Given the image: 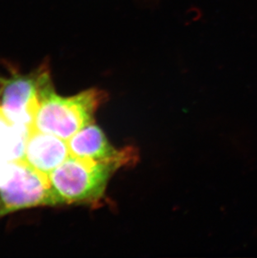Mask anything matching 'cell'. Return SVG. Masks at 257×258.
<instances>
[{
    "mask_svg": "<svg viewBox=\"0 0 257 258\" xmlns=\"http://www.w3.org/2000/svg\"><path fill=\"white\" fill-rule=\"evenodd\" d=\"M124 166L119 161H96L70 156L49 176L56 207L93 205L103 198L109 179Z\"/></svg>",
    "mask_w": 257,
    "mask_h": 258,
    "instance_id": "obj_1",
    "label": "cell"
},
{
    "mask_svg": "<svg viewBox=\"0 0 257 258\" xmlns=\"http://www.w3.org/2000/svg\"><path fill=\"white\" fill-rule=\"evenodd\" d=\"M104 99V93L97 89L65 97L51 88L39 104L31 128L68 142L83 127L94 121Z\"/></svg>",
    "mask_w": 257,
    "mask_h": 258,
    "instance_id": "obj_2",
    "label": "cell"
},
{
    "mask_svg": "<svg viewBox=\"0 0 257 258\" xmlns=\"http://www.w3.org/2000/svg\"><path fill=\"white\" fill-rule=\"evenodd\" d=\"M7 66L9 74L0 76V108L12 121L31 128L39 104L53 87L50 66L44 62L27 74Z\"/></svg>",
    "mask_w": 257,
    "mask_h": 258,
    "instance_id": "obj_3",
    "label": "cell"
},
{
    "mask_svg": "<svg viewBox=\"0 0 257 258\" xmlns=\"http://www.w3.org/2000/svg\"><path fill=\"white\" fill-rule=\"evenodd\" d=\"M39 207H56L49 177L23 160L13 162L11 174L0 186V218Z\"/></svg>",
    "mask_w": 257,
    "mask_h": 258,
    "instance_id": "obj_4",
    "label": "cell"
},
{
    "mask_svg": "<svg viewBox=\"0 0 257 258\" xmlns=\"http://www.w3.org/2000/svg\"><path fill=\"white\" fill-rule=\"evenodd\" d=\"M71 156L96 161H119L124 165L136 158L131 149L117 150L94 122L83 127L68 142Z\"/></svg>",
    "mask_w": 257,
    "mask_h": 258,
    "instance_id": "obj_5",
    "label": "cell"
},
{
    "mask_svg": "<svg viewBox=\"0 0 257 258\" xmlns=\"http://www.w3.org/2000/svg\"><path fill=\"white\" fill-rule=\"evenodd\" d=\"M71 156L68 142L54 135L30 129L23 161L43 175L49 174Z\"/></svg>",
    "mask_w": 257,
    "mask_h": 258,
    "instance_id": "obj_6",
    "label": "cell"
},
{
    "mask_svg": "<svg viewBox=\"0 0 257 258\" xmlns=\"http://www.w3.org/2000/svg\"><path fill=\"white\" fill-rule=\"evenodd\" d=\"M30 129L12 121L0 108V158L10 162L23 160Z\"/></svg>",
    "mask_w": 257,
    "mask_h": 258,
    "instance_id": "obj_7",
    "label": "cell"
},
{
    "mask_svg": "<svg viewBox=\"0 0 257 258\" xmlns=\"http://www.w3.org/2000/svg\"><path fill=\"white\" fill-rule=\"evenodd\" d=\"M13 162L0 158V186L7 180L12 171Z\"/></svg>",
    "mask_w": 257,
    "mask_h": 258,
    "instance_id": "obj_8",
    "label": "cell"
}]
</instances>
